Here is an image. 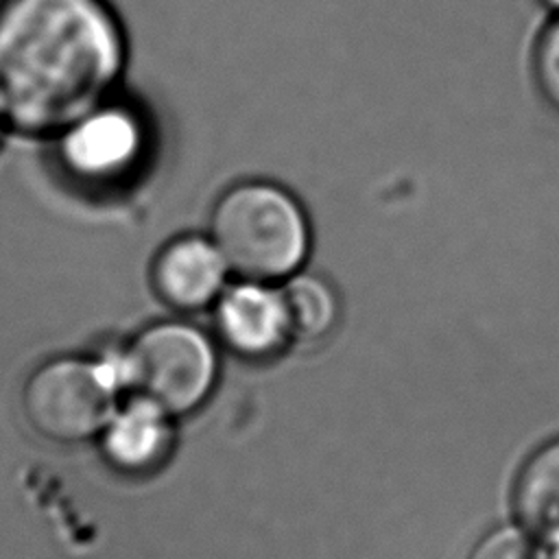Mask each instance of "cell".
Masks as SVG:
<instances>
[{"instance_id":"1","label":"cell","mask_w":559,"mask_h":559,"mask_svg":"<svg viewBox=\"0 0 559 559\" xmlns=\"http://www.w3.org/2000/svg\"><path fill=\"white\" fill-rule=\"evenodd\" d=\"M131 41L111 0H0V127L50 142L124 90Z\"/></svg>"},{"instance_id":"2","label":"cell","mask_w":559,"mask_h":559,"mask_svg":"<svg viewBox=\"0 0 559 559\" xmlns=\"http://www.w3.org/2000/svg\"><path fill=\"white\" fill-rule=\"evenodd\" d=\"M207 234L234 277L271 284L304 271L314 240L306 205L293 190L264 177L225 186L210 207Z\"/></svg>"},{"instance_id":"3","label":"cell","mask_w":559,"mask_h":559,"mask_svg":"<svg viewBox=\"0 0 559 559\" xmlns=\"http://www.w3.org/2000/svg\"><path fill=\"white\" fill-rule=\"evenodd\" d=\"M46 146L55 173L72 190L109 197L142 179L155 157L157 129L142 100L120 90L74 118Z\"/></svg>"},{"instance_id":"4","label":"cell","mask_w":559,"mask_h":559,"mask_svg":"<svg viewBox=\"0 0 559 559\" xmlns=\"http://www.w3.org/2000/svg\"><path fill=\"white\" fill-rule=\"evenodd\" d=\"M122 391L181 417L210 395L218 360L214 341L188 319H159L142 325L109 354Z\"/></svg>"},{"instance_id":"5","label":"cell","mask_w":559,"mask_h":559,"mask_svg":"<svg viewBox=\"0 0 559 559\" xmlns=\"http://www.w3.org/2000/svg\"><path fill=\"white\" fill-rule=\"evenodd\" d=\"M122 393L111 356H57L37 365L22 384L26 424L55 443L98 437Z\"/></svg>"},{"instance_id":"6","label":"cell","mask_w":559,"mask_h":559,"mask_svg":"<svg viewBox=\"0 0 559 559\" xmlns=\"http://www.w3.org/2000/svg\"><path fill=\"white\" fill-rule=\"evenodd\" d=\"M231 280V269L207 229L173 234L148 262L153 295L177 314L212 310Z\"/></svg>"},{"instance_id":"7","label":"cell","mask_w":559,"mask_h":559,"mask_svg":"<svg viewBox=\"0 0 559 559\" xmlns=\"http://www.w3.org/2000/svg\"><path fill=\"white\" fill-rule=\"evenodd\" d=\"M216 338L251 360L271 358L290 341V323L280 284L234 277L212 306Z\"/></svg>"},{"instance_id":"8","label":"cell","mask_w":559,"mask_h":559,"mask_svg":"<svg viewBox=\"0 0 559 559\" xmlns=\"http://www.w3.org/2000/svg\"><path fill=\"white\" fill-rule=\"evenodd\" d=\"M170 419L153 402L129 395L98 435L103 456L120 472L138 474L155 467L170 445Z\"/></svg>"},{"instance_id":"9","label":"cell","mask_w":559,"mask_h":559,"mask_svg":"<svg viewBox=\"0 0 559 559\" xmlns=\"http://www.w3.org/2000/svg\"><path fill=\"white\" fill-rule=\"evenodd\" d=\"M513 511L531 539L559 550V439L537 450L522 467Z\"/></svg>"},{"instance_id":"10","label":"cell","mask_w":559,"mask_h":559,"mask_svg":"<svg viewBox=\"0 0 559 559\" xmlns=\"http://www.w3.org/2000/svg\"><path fill=\"white\" fill-rule=\"evenodd\" d=\"M280 286L293 341L314 343L334 330L341 306L334 286L323 275L304 269Z\"/></svg>"},{"instance_id":"11","label":"cell","mask_w":559,"mask_h":559,"mask_svg":"<svg viewBox=\"0 0 559 559\" xmlns=\"http://www.w3.org/2000/svg\"><path fill=\"white\" fill-rule=\"evenodd\" d=\"M531 74L544 103L559 114V13L550 17L535 39Z\"/></svg>"},{"instance_id":"12","label":"cell","mask_w":559,"mask_h":559,"mask_svg":"<svg viewBox=\"0 0 559 559\" xmlns=\"http://www.w3.org/2000/svg\"><path fill=\"white\" fill-rule=\"evenodd\" d=\"M469 559H539V555L524 531L498 528L478 542Z\"/></svg>"},{"instance_id":"13","label":"cell","mask_w":559,"mask_h":559,"mask_svg":"<svg viewBox=\"0 0 559 559\" xmlns=\"http://www.w3.org/2000/svg\"><path fill=\"white\" fill-rule=\"evenodd\" d=\"M548 11H552V15L559 13V0H539Z\"/></svg>"},{"instance_id":"14","label":"cell","mask_w":559,"mask_h":559,"mask_svg":"<svg viewBox=\"0 0 559 559\" xmlns=\"http://www.w3.org/2000/svg\"><path fill=\"white\" fill-rule=\"evenodd\" d=\"M2 138H7V135H4V131H2V127H0V142H2Z\"/></svg>"},{"instance_id":"15","label":"cell","mask_w":559,"mask_h":559,"mask_svg":"<svg viewBox=\"0 0 559 559\" xmlns=\"http://www.w3.org/2000/svg\"><path fill=\"white\" fill-rule=\"evenodd\" d=\"M557 559H559V555H557Z\"/></svg>"}]
</instances>
